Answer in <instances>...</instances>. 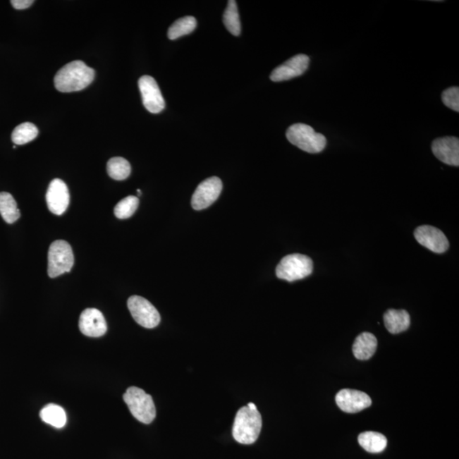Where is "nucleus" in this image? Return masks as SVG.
Listing matches in <instances>:
<instances>
[{"label": "nucleus", "mask_w": 459, "mask_h": 459, "mask_svg": "<svg viewBox=\"0 0 459 459\" xmlns=\"http://www.w3.org/2000/svg\"><path fill=\"white\" fill-rule=\"evenodd\" d=\"M415 237L422 246L436 254L445 253L449 247V242L445 234L436 227L422 226L415 231Z\"/></svg>", "instance_id": "10"}, {"label": "nucleus", "mask_w": 459, "mask_h": 459, "mask_svg": "<svg viewBox=\"0 0 459 459\" xmlns=\"http://www.w3.org/2000/svg\"><path fill=\"white\" fill-rule=\"evenodd\" d=\"M0 214L8 224H12L20 218V210L11 194L0 192Z\"/></svg>", "instance_id": "20"}, {"label": "nucleus", "mask_w": 459, "mask_h": 459, "mask_svg": "<svg viewBox=\"0 0 459 459\" xmlns=\"http://www.w3.org/2000/svg\"><path fill=\"white\" fill-rule=\"evenodd\" d=\"M106 169L109 176L115 180H126L131 173L130 164L120 157L111 159L107 163Z\"/></svg>", "instance_id": "24"}, {"label": "nucleus", "mask_w": 459, "mask_h": 459, "mask_svg": "<svg viewBox=\"0 0 459 459\" xmlns=\"http://www.w3.org/2000/svg\"><path fill=\"white\" fill-rule=\"evenodd\" d=\"M262 428V417L258 409L243 407L235 415L233 436L239 443L250 445L257 441Z\"/></svg>", "instance_id": "2"}, {"label": "nucleus", "mask_w": 459, "mask_h": 459, "mask_svg": "<svg viewBox=\"0 0 459 459\" xmlns=\"http://www.w3.org/2000/svg\"><path fill=\"white\" fill-rule=\"evenodd\" d=\"M74 264L72 247L63 240H57L49 246L48 254V274L49 278L70 272Z\"/></svg>", "instance_id": "6"}, {"label": "nucleus", "mask_w": 459, "mask_h": 459, "mask_svg": "<svg viewBox=\"0 0 459 459\" xmlns=\"http://www.w3.org/2000/svg\"><path fill=\"white\" fill-rule=\"evenodd\" d=\"M312 271V259L300 254L285 256L276 269V276L288 282H295L307 278Z\"/></svg>", "instance_id": "5"}, {"label": "nucleus", "mask_w": 459, "mask_h": 459, "mask_svg": "<svg viewBox=\"0 0 459 459\" xmlns=\"http://www.w3.org/2000/svg\"><path fill=\"white\" fill-rule=\"evenodd\" d=\"M223 23L231 35L239 36L241 34V23H240L238 4L234 0H230L223 16Z\"/></svg>", "instance_id": "22"}, {"label": "nucleus", "mask_w": 459, "mask_h": 459, "mask_svg": "<svg viewBox=\"0 0 459 459\" xmlns=\"http://www.w3.org/2000/svg\"><path fill=\"white\" fill-rule=\"evenodd\" d=\"M286 136L289 142L308 153H319L326 145L324 135L317 133L312 126L305 123H295L289 127Z\"/></svg>", "instance_id": "3"}, {"label": "nucleus", "mask_w": 459, "mask_h": 459, "mask_svg": "<svg viewBox=\"0 0 459 459\" xmlns=\"http://www.w3.org/2000/svg\"><path fill=\"white\" fill-rule=\"evenodd\" d=\"M128 308L135 321L143 328L153 329L159 324L161 317L158 310L145 298L131 296L128 300Z\"/></svg>", "instance_id": "7"}, {"label": "nucleus", "mask_w": 459, "mask_h": 459, "mask_svg": "<svg viewBox=\"0 0 459 459\" xmlns=\"http://www.w3.org/2000/svg\"><path fill=\"white\" fill-rule=\"evenodd\" d=\"M384 325L392 334L406 331L410 326V316L404 310H388L384 315Z\"/></svg>", "instance_id": "16"}, {"label": "nucleus", "mask_w": 459, "mask_h": 459, "mask_svg": "<svg viewBox=\"0 0 459 459\" xmlns=\"http://www.w3.org/2000/svg\"><path fill=\"white\" fill-rule=\"evenodd\" d=\"M432 152L438 159L451 166L459 165V140L456 137H443L434 140Z\"/></svg>", "instance_id": "15"}, {"label": "nucleus", "mask_w": 459, "mask_h": 459, "mask_svg": "<svg viewBox=\"0 0 459 459\" xmlns=\"http://www.w3.org/2000/svg\"><path fill=\"white\" fill-rule=\"evenodd\" d=\"M137 192H138L139 195H140V194H142V191H140V190H137Z\"/></svg>", "instance_id": "29"}, {"label": "nucleus", "mask_w": 459, "mask_h": 459, "mask_svg": "<svg viewBox=\"0 0 459 459\" xmlns=\"http://www.w3.org/2000/svg\"><path fill=\"white\" fill-rule=\"evenodd\" d=\"M247 407H249L250 409H257V407H256L255 404L253 403H250L247 404Z\"/></svg>", "instance_id": "28"}, {"label": "nucleus", "mask_w": 459, "mask_h": 459, "mask_svg": "<svg viewBox=\"0 0 459 459\" xmlns=\"http://www.w3.org/2000/svg\"><path fill=\"white\" fill-rule=\"evenodd\" d=\"M309 63L310 58L303 54L293 56L286 63L273 70L270 77L271 80L282 82L299 77L307 70Z\"/></svg>", "instance_id": "12"}, {"label": "nucleus", "mask_w": 459, "mask_h": 459, "mask_svg": "<svg viewBox=\"0 0 459 459\" xmlns=\"http://www.w3.org/2000/svg\"><path fill=\"white\" fill-rule=\"evenodd\" d=\"M80 329L87 337L99 338L106 333L107 325L104 316L97 309L90 308L81 313Z\"/></svg>", "instance_id": "14"}, {"label": "nucleus", "mask_w": 459, "mask_h": 459, "mask_svg": "<svg viewBox=\"0 0 459 459\" xmlns=\"http://www.w3.org/2000/svg\"><path fill=\"white\" fill-rule=\"evenodd\" d=\"M94 78V70L84 61H74L59 70L55 77V86L63 93L75 92L88 87Z\"/></svg>", "instance_id": "1"}, {"label": "nucleus", "mask_w": 459, "mask_h": 459, "mask_svg": "<svg viewBox=\"0 0 459 459\" xmlns=\"http://www.w3.org/2000/svg\"><path fill=\"white\" fill-rule=\"evenodd\" d=\"M39 135V130L34 123H23L22 125L16 126L12 132V142L18 146L20 145L27 144L34 140Z\"/></svg>", "instance_id": "23"}, {"label": "nucleus", "mask_w": 459, "mask_h": 459, "mask_svg": "<svg viewBox=\"0 0 459 459\" xmlns=\"http://www.w3.org/2000/svg\"><path fill=\"white\" fill-rule=\"evenodd\" d=\"M358 442L364 450L371 453H381L387 446L386 437L382 434L374 432L360 434Z\"/></svg>", "instance_id": "18"}, {"label": "nucleus", "mask_w": 459, "mask_h": 459, "mask_svg": "<svg viewBox=\"0 0 459 459\" xmlns=\"http://www.w3.org/2000/svg\"><path fill=\"white\" fill-rule=\"evenodd\" d=\"M47 202L49 211L56 216H61L68 209L70 194L67 184L60 179L53 180L49 185Z\"/></svg>", "instance_id": "11"}, {"label": "nucleus", "mask_w": 459, "mask_h": 459, "mask_svg": "<svg viewBox=\"0 0 459 459\" xmlns=\"http://www.w3.org/2000/svg\"><path fill=\"white\" fill-rule=\"evenodd\" d=\"M34 0H11V6L16 10H25L34 4Z\"/></svg>", "instance_id": "27"}, {"label": "nucleus", "mask_w": 459, "mask_h": 459, "mask_svg": "<svg viewBox=\"0 0 459 459\" xmlns=\"http://www.w3.org/2000/svg\"><path fill=\"white\" fill-rule=\"evenodd\" d=\"M139 198L135 196H129L120 201L114 208L116 217L125 220L133 216L139 206Z\"/></svg>", "instance_id": "25"}, {"label": "nucleus", "mask_w": 459, "mask_h": 459, "mask_svg": "<svg viewBox=\"0 0 459 459\" xmlns=\"http://www.w3.org/2000/svg\"><path fill=\"white\" fill-rule=\"evenodd\" d=\"M40 417L44 423L58 429L67 424V415L64 409L56 404H49L40 412Z\"/></svg>", "instance_id": "19"}, {"label": "nucleus", "mask_w": 459, "mask_h": 459, "mask_svg": "<svg viewBox=\"0 0 459 459\" xmlns=\"http://www.w3.org/2000/svg\"><path fill=\"white\" fill-rule=\"evenodd\" d=\"M222 188L221 180L216 176L201 182L192 198V208L195 210L209 208L220 197Z\"/></svg>", "instance_id": "8"}, {"label": "nucleus", "mask_w": 459, "mask_h": 459, "mask_svg": "<svg viewBox=\"0 0 459 459\" xmlns=\"http://www.w3.org/2000/svg\"><path fill=\"white\" fill-rule=\"evenodd\" d=\"M442 102L446 106L458 113L459 111V89L458 87H451L441 94Z\"/></svg>", "instance_id": "26"}, {"label": "nucleus", "mask_w": 459, "mask_h": 459, "mask_svg": "<svg viewBox=\"0 0 459 459\" xmlns=\"http://www.w3.org/2000/svg\"><path fill=\"white\" fill-rule=\"evenodd\" d=\"M338 407L348 413H357L369 408L372 400L366 393L344 388L335 397Z\"/></svg>", "instance_id": "13"}, {"label": "nucleus", "mask_w": 459, "mask_h": 459, "mask_svg": "<svg viewBox=\"0 0 459 459\" xmlns=\"http://www.w3.org/2000/svg\"><path fill=\"white\" fill-rule=\"evenodd\" d=\"M377 338L373 333H362L355 338L353 345V353L358 360H369L375 353L377 349Z\"/></svg>", "instance_id": "17"}, {"label": "nucleus", "mask_w": 459, "mask_h": 459, "mask_svg": "<svg viewBox=\"0 0 459 459\" xmlns=\"http://www.w3.org/2000/svg\"><path fill=\"white\" fill-rule=\"evenodd\" d=\"M197 27V20L193 16H185L176 20L169 28L168 37L169 39L175 40L182 36L191 34Z\"/></svg>", "instance_id": "21"}, {"label": "nucleus", "mask_w": 459, "mask_h": 459, "mask_svg": "<svg viewBox=\"0 0 459 459\" xmlns=\"http://www.w3.org/2000/svg\"><path fill=\"white\" fill-rule=\"evenodd\" d=\"M139 89L143 105L151 114H159L164 109L165 102L154 78L145 75L139 80Z\"/></svg>", "instance_id": "9"}, {"label": "nucleus", "mask_w": 459, "mask_h": 459, "mask_svg": "<svg viewBox=\"0 0 459 459\" xmlns=\"http://www.w3.org/2000/svg\"><path fill=\"white\" fill-rule=\"evenodd\" d=\"M123 400L131 415L143 424H151L156 417V408L152 397L142 388L132 386L123 395Z\"/></svg>", "instance_id": "4"}]
</instances>
